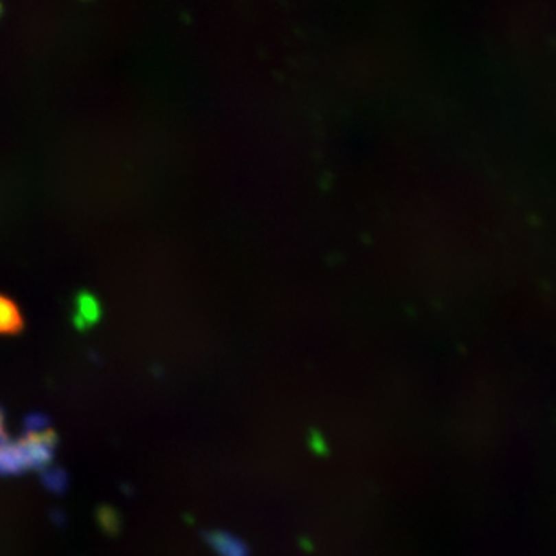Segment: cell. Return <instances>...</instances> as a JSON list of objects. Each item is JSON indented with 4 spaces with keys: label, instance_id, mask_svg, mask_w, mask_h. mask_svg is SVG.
Here are the masks:
<instances>
[{
    "label": "cell",
    "instance_id": "cell-1",
    "mask_svg": "<svg viewBox=\"0 0 556 556\" xmlns=\"http://www.w3.org/2000/svg\"><path fill=\"white\" fill-rule=\"evenodd\" d=\"M58 446V434L44 414H30L20 439L0 443V475H20L51 466Z\"/></svg>",
    "mask_w": 556,
    "mask_h": 556
},
{
    "label": "cell",
    "instance_id": "cell-2",
    "mask_svg": "<svg viewBox=\"0 0 556 556\" xmlns=\"http://www.w3.org/2000/svg\"><path fill=\"white\" fill-rule=\"evenodd\" d=\"M102 316V309H100V304H98L96 296L92 293H87V291H82L78 293L76 298H74V325L76 329L83 331L94 325Z\"/></svg>",
    "mask_w": 556,
    "mask_h": 556
},
{
    "label": "cell",
    "instance_id": "cell-5",
    "mask_svg": "<svg viewBox=\"0 0 556 556\" xmlns=\"http://www.w3.org/2000/svg\"><path fill=\"white\" fill-rule=\"evenodd\" d=\"M42 480H44L45 486L51 491H56V493H60V491L67 488L69 482L67 474L62 468H58V466H49V468H45L42 471Z\"/></svg>",
    "mask_w": 556,
    "mask_h": 556
},
{
    "label": "cell",
    "instance_id": "cell-3",
    "mask_svg": "<svg viewBox=\"0 0 556 556\" xmlns=\"http://www.w3.org/2000/svg\"><path fill=\"white\" fill-rule=\"evenodd\" d=\"M204 538L219 556H249L246 544L226 531H208L204 533Z\"/></svg>",
    "mask_w": 556,
    "mask_h": 556
},
{
    "label": "cell",
    "instance_id": "cell-6",
    "mask_svg": "<svg viewBox=\"0 0 556 556\" xmlns=\"http://www.w3.org/2000/svg\"><path fill=\"white\" fill-rule=\"evenodd\" d=\"M8 441V434H5V421H4V410L0 408V443Z\"/></svg>",
    "mask_w": 556,
    "mask_h": 556
},
{
    "label": "cell",
    "instance_id": "cell-4",
    "mask_svg": "<svg viewBox=\"0 0 556 556\" xmlns=\"http://www.w3.org/2000/svg\"><path fill=\"white\" fill-rule=\"evenodd\" d=\"M24 316L10 296L0 295V336H16L24 331Z\"/></svg>",
    "mask_w": 556,
    "mask_h": 556
}]
</instances>
